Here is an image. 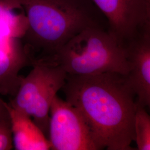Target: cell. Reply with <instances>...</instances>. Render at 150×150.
<instances>
[{
	"instance_id": "8fae6325",
	"label": "cell",
	"mask_w": 150,
	"mask_h": 150,
	"mask_svg": "<svg viewBox=\"0 0 150 150\" xmlns=\"http://www.w3.org/2000/svg\"><path fill=\"white\" fill-rule=\"evenodd\" d=\"M13 148L11 120H0V150H10Z\"/></svg>"
},
{
	"instance_id": "52a82bcc",
	"label": "cell",
	"mask_w": 150,
	"mask_h": 150,
	"mask_svg": "<svg viewBox=\"0 0 150 150\" xmlns=\"http://www.w3.org/2000/svg\"><path fill=\"white\" fill-rule=\"evenodd\" d=\"M129 65L126 76L136 96V106H150V27L138 33L123 47Z\"/></svg>"
},
{
	"instance_id": "5b68a950",
	"label": "cell",
	"mask_w": 150,
	"mask_h": 150,
	"mask_svg": "<svg viewBox=\"0 0 150 150\" xmlns=\"http://www.w3.org/2000/svg\"><path fill=\"white\" fill-rule=\"evenodd\" d=\"M50 113L51 150H102L82 115L70 103L56 95Z\"/></svg>"
},
{
	"instance_id": "9c48e42d",
	"label": "cell",
	"mask_w": 150,
	"mask_h": 150,
	"mask_svg": "<svg viewBox=\"0 0 150 150\" xmlns=\"http://www.w3.org/2000/svg\"><path fill=\"white\" fill-rule=\"evenodd\" d=\"M32 66V61L21 42L14 48H0V93L15 96L20 86L21 70Z\"/></svg>"
},
{
	"instance_id": "7a4b0ae2",
	"label": "cell",
	"mask_w": 150,
	"mask_h": 150,
	"mask_svg": "<svg viewBox=\"0 0 150 150\" xmlns=\"http://www.w3.org/2000/svg\"><path fill=\"white\" fill-rule=\"evenodd\" d=\"M0 6L25 12L23 44L32 61H51L63 46L86 28L107 30L106 19L91 0H0Z\"/></svg>"
},
{
	"instance_id": "3957f363",
	"label": "cell",
	"mask_w": 150,
	"mask_h": 150,
	"mask_svg": "<svg viewBox=\"0 0 150 150\" xmlns=\"http://www.w3.org/2000/svg\"><path fill=\"white\" fill-rule=\"evenodd\" d=\"M70 75L115 72L127 76L129 65L123 48L107 30L88 28L62 46L51 61Z\"/></svg>"
},
{
	"instance_id": "8992f818",
	"label": "cell",
	"mask_w": 150,
	"mask_h": 150,
	"mask_svg": "<svg viewBox=\"0 0 150 150\" xmlns=\"http://www.w3.org/2000/svg\"><path fill=\"white\" fill-rule=\"evenodd\" d=\"M106 19L107 31L123 48L150 27V0H91Z\"/></svg>"
},
{
	"instance_id": "6da1fadb",
	"label": "cell",
	"mask_w": 150,
	"mask_h": 150,
	"mask_svg": "<svg viewBox=\"0 0 150 150\" xmlns=\"http://www.w3.org/2000/svg\"><path fill=\"white\" fill-rule=\"evenodd\" d=\"M61 89L66 101L82 115L102 150H134L136 96L126 76L67 74Z\"/></svg>"
},
{
	"instance_id": "277c9868",
	"label": "cell",
	"mask_w": 150,
	"mask_h": 150,
	"mask_svg": "<svg viewBox=\"0 0 150 150\" xmlns=\"http://www.w3.org/2000/svg\"><path fill=\"white\" fill-rule=\"evenodd\" d=\"M32 70L22 77L20 86L10 105L33 118L46 135L48 134L50 110L57 92L66 82L67 73L57 64L34 61Z\"/></svg>"
},
{
	"instance_id": "30bf717a",
	"label": "cell",
	"mask_w": 150,
	"mask_h": 150,
	"mask_svg": "<svg viewBox=\"0 0 150 150\" xmlns=\"http://www.w3.org/2000/svg\"><path fill=\"white\" fill-rule=\"evenodd\" d=\"M134 130L137 150H150V117L145 107L136 106Z\"/></svg>"
},
{
	"instance_id": "7c38bea8",
	"label": "cell",
	"mask_w": 150,
	"mask_h": 150,
	"mask_svg": "<svg viewBox=\"0 0 150 150\" xmlns=\"http://www.w3.org/2000/svg\"><path fill=\"white\" fill-rule=\"evenodd\" d=\"M11 120L8 103L0 98V120Z\"/></svg>"
},
{
	"instance_id": "ba28073f",
	"label": "cell",
	"mask_w": 150,
	"mask_h": 150,
	"mask_svg": "<svg viewBox=\"0 0 150 150\" xmlns=\"http://www.w3.org/2000/svg\"><path fill=\"white\" fill-rule=\"evenodd\" d=\"M13 148L16 150H51L47 139L31 118L8 103Z\"/></svg>"
}]
</instances>
